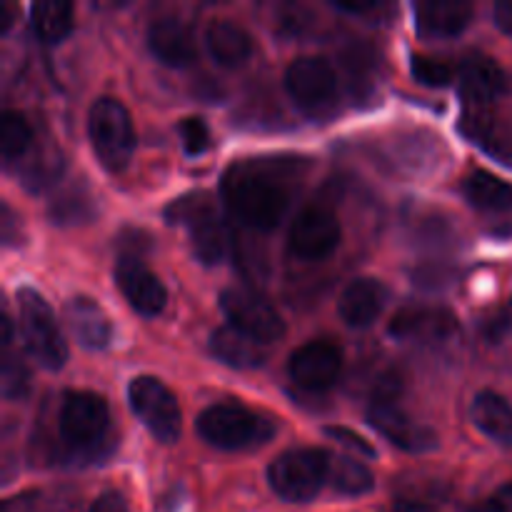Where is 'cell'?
I'll return each instance as SVG.
<instances>
[{"instance_id":"obj_19","label":"cell","mask_w":512,"mask_h":512,"mask_svg":"<svg viewBox=\"0 0 512 512\" xmlns=\"http://www.w3.org/2000/svg\"><path fill=\"white\" fill-rule=\"evenodd\" d=\"M65 323L73 338L88 350H103L113 338V325L105 310L88 295H75L65 303Z\"/></svg>"},{"instance_id":"obj_5","label":"cell","mask_w":512,"mask_h":512,"mask_svg":"<svg viewBox=\"0 0 512 512\" xmlns=\"http://www.w3.org/2000/svg\"><path fill=\"white\" fill-rule=\"evenodd\" d=\"M328 450L293 448L280 453L268 468V483L288 503H310L330 480Z\"/></svg>"},{"instance_id":"obj_32","label":"cell","mask_w":512,"mask_h":512,"mask_svg":"<svg viewBox=\"0 0 512 512\" xmlns=\"http://www.w3.org/2000/svg\"><path fill=\"white\" fill-rule=\"evenodd\" d=\"M325 433H328L330 438L338 440V443H343L345 448L355 450V453H358V455H365V458H375V455H378V450H375L373 445H370L368 440L363 438V435L353 433V430H350V428H338V425H328V428H325Z\"/></svg>"},{"instance_id":"obj_31","label":"cell","mask_w":512,"mask_h":512,"mask_svg":"<svg viewBox=\"0 0 512 512\" xmlns=\"http://www.w3.org/2000/svg\"><path fill=\"white\" fill-rule=\"evenodd\" d=\"M178 135L188 155H203L210 148V143H213L208 123L203 118H198V115H190V118L180 120Z\"/></svg>"},{"instance_id":"obj_6","label":"cell","mask_w":512,"mask_h":512,"mask_svg":"<svg viewBox=\"0 0 512 512\" xmlns=\"http://www.w3.org/2000/svg\"><path fill=\"white\" fill-rule=\"evenodd\" d=\"M110 410L105 398L90 390H70L58 410V433L75 455H93L105 443Z\"/></svg>"},{"instance_id":"obj_22","label":"cell","mask_w":512,"mask_h":512,"mask_svg":"<svg viewBox=\"0 0 512 512\" xmlns=\"http://www.w3.org/2000/svg\"><path fill=\"white\" fill-rule=\"evenodd\" d=\"M205 45L213 60L223 68H238L253 53V40L233 20H215L205 30Z\"/></svg>"},{"instance_id":"obj_28","label":"cell","mask_w":512,"mask_h":512,"mask_svg":"<svg viewBox=\"0 0 512 512\" xmlns=\"http://www.w3.org/2000/svg\"><path fill=\"white\" fill-rule=\"evenodd\" d=\"M330 485L343 495H363L373 490L375 480L368 465L348 455H333L330 458Z\"/></svg>"},{"instance_id":"obj_1","label":"cell","mask_w":512,"mask_h":512,"mask_svg":"<svg viewBox=\"0 0 512 512\" xmlns=\"http://www.w3.org/2000/svg\"><path fill=\"white\" fill-rule=\"evenodd\" d=\"M298 160L245 158L225 168L220 195L235 220L253 230H273L293 203Z\"/></svg>"},{"instance_id":"obj_34","label":"cell","mask_w":512,"mask_h":512,"mask_svg":"<svg viewBox=\"0 0 512 512\" xmlns=\"http://www.w3.org/2000/svg\"><path fill=\"white\" fill-rule=\"evenodd\" d=\"M90 512H128V503L118 490H108V493L98 495Z\"/></svg>"},{"instance_id":"obj_17","label":"cell","mask_w":512,"mask_h":512,"mask_svg":"<svg viewBox=\"0 0 512 512\" xmlns=\"http://www.w3.org/2000/svg\"><path fill=\"white\" fill-rule=\"evenodd\" d=\"M388 303V288L375 278H355L340 293L338 315L350 328H370Z\"/></svg>"},{"instance_id":"obj_21","label":"cell","mask_w":512,"mask_h":512,"mask_svg":"<svg viewBox=\"0 0 512 512\" xmlns=\"http://www.w3.org/2000/svg\"><path fill=\"white\" fill-rule=\"evenodd\" d=\"M210 353L220 360V363L230 365L238 370L260 368L268 358L265 343H260L253 335L243 333V330L233 328V325H223V328L213 330L210 335Z\"/></svg>"},{"instance_id":"obj_33","label":"cell","mask_w":512,"mask_h":512,"mask_svg":"<svg viewBox=\"0 0 512 512\" xmlns=\"http://www.w3.org/2000/svg\"><path fill=\"white\" fill-rule=\"evenodd\" d=\"M475 512H512V483L495 490Z\"/></svg>"},{"instance_id":"obj_27","label":"cell","mask_w":512,"mask_h":512,"mask_svg":"<svg viewBox=\"0 0 512 512\" xmlns=\"http://www.w3.org/2000/svg\"><path fill=\"white\" fill-rule=\"evenodd\" d=\"M35 135L30 123L18 110H5L0 118V150H3L5 163L25 158L33 150Z\"/></svg>"},{"instance_id":"obj_4","label":"cell","mask_w":512,"mask_h":512,"mask_svg":"<svg viewBox=\"0 0 512 512\" xmlns=\"http://www.w3.org/2000/svg\"><path fill=\"white\" fill-rule=\"evenodd\" d=\"M18 330L25 350L45 370H60L68 360V343L48 300L33 288H18Z\"/></svg>"},{"instance_id":"obj_30","label":"cell","mask_w":512,"mask_h":512,"mask_svg":"<svg viewBox=\"0 0 512 512\" xmlns=\"http://www.w3.org/2000/svg\"><path fill=\"white\" fill-rule=\"evenodd\" d=\"M410 70L418 83L430 85V88H445L453 80V65L443 58H433V55H413Z\"/></svg>"},{"instance_id":"obj_25","label":"cell","mask_w":512,"mask_h":512,"mask_svg":"<svg viewBox=\"0 0 512 512\" xmlns=\"http://www.w3.org/2000/svg\"><path fill=\"white\" fill-rule=\"evenodd\" d=\"M33 30L45 43H60L73 30V5L60 0H40L30 8Z\"/></svg>"},{"instance_id":"obj_12","label":"cell","mask_w":512,"mask_h":512,"mask_svg":"<svg viewBox=\"0 0 512 512\" xmlns=\"http://www.w3.org/2000/svg\"><path fill=\"white\" fill-rule=\"evenodd\" d=\"M115 285L133 305L135 313L145 318L160 315L168 303V290L163 280L145 265L143 258H135V255H120L115 263Z\"/></svg>"},{"instance_id":"obj_11","label":"cell","mask_w":512,"mask_h":512,"mask_svg":"<svg viewBox=\"0 0 512 512\" xmlns=\"http://www.w3.org/2000/svg\"><path fill=\"white\" fill-rule=\"evenodd\" d=\"M340 220L325 205H308L298 213L290 228L288 243L298 258L303 260H320L328 258L340 245Z\"/></svg>"},{"instance_id":"obj_10","label":"cell","mask_w":512,"mask_h":512,"mask_svg":"<svg viewBox=\"0 0 512 512\" xmlns=\"http://www.w3.org/2000/svg\"><path fill=\"white\" fill-rule=\"evenodd\" d=\"M285 90L305 113H325L338 98V73L325 58L305 55L285 70Z\"/></svg>"},{"instance_id":"obj_3","label":"cell","mask_w":512,"mask_h":512,"mask_svg":"<svg viewBox=\"0 0 512 512\" xmlns=\"http://www.w3.org/2000/svg\"><path fill=\"white\" fill-rule=\"evenodd\" d=\"M195 430L213 448L248 450L260 443H268L275 435V423L268 415L253 413L243 405L218 403L198 415Z\"/></svg>"},{"instance_id":"obj_26","label":"cell","mask_w":512,"mask_h":512,"mask_svg":"<svg viewBox=\"0 0 512 512\" xmlns=\"http://www.w3.org/2000/svg\"><path fill=\"white\" fill-rule=\"evenodd\" d=\"M48 215L53 218V223L58 225H75V223H88L95 215V205L90 193L85 190V185H70L63 193L55 195L50 200Z\"/></svg>"},{"instance_id":"obj_9","label":"cell","mask_w":512,"mask_h":512,"mask_svg":"<svg viewBox=\"0 0 512 512\" xmlns=\"http://www.w3.org/2000/svg\"><path fill=\"white\" fill-rule=\"evenodd\" d=\"M220 310L228 318V325L253 335L265 345L285 335V323L278 310L263 295L243 285H230L220 293Z\"/></svg>"},{"instance_id":"obj_38","label":"cell","mask_w":512,"mask_h":512,"mask_svg":"<svg viewBox=\"0 0 512 512\" xmlns=\"http://www.w3.org/2000/svg\"><path fill=\"white\" fill-rule=\"evenodd\" d=\"M13 10H15L13 3L3 5V30H8L10 25H13Z\"/></svg>"},{"instance_id":"obj_15","label":"cell","mask_w":512,"mask_h":512,"mask_svg":"<svg viewBox=\"0 0 512 512\" xmlns=\"http://www.w3.org/2000/svg\"><path fill=\"white\" fill-rule=\"evenodd\" d=\"M458 330V318L445 308L408 305L390 323V335L413 343H443Z\"/></svg>"},{"instance_id":"obj_8","label":"cell","mask_w":512,"mask_h":512,"mask_svg":"<svg viewBox=\"0 0 512 512\" xmlns=\"http://www.w3.org/2000/svg\"><path fill=\"white\" fill-rule=\"evenodd\" d=\"M128 403L133 408L135 418L148 428L160 443H175L183 428V413L175 400V395L153 375H140L130 380Z\"/></svg>"},{"instance_id":"obj_7","label":"cell","mask_w":512,"mask_h":512,"mask_svg":"<svg viewBox=\"0 0 512 512\" xmlns=\"http://www.w3.org/2000/svg\"><path fill=\"white\" fill-rule=\"evenodd\" d=\"M88 135L95 155L108 170L118 173L130 163L135 150L133 118L115 98H98L88 113Z\"/></svg>"},{"instance_id":"obj_37","label":"cell","mask_w":512,"mask_h":512,"mask_svg":"<svg viewBox=\"0 0 512 512\" xmlns=\"http://www.w3.org/2000/svg\"><path fill=\"white\" fill-rule=\"evenodd\" d=\"M388 512H433L430 508H425V505L420 503H410V500H400V503H395L393 508Z\"/></svg>"},{"instance_id":"obj_18","label":"cell","mask_w":512,"mask_h":512,"mask_svg":"<svg viewBox=\"0 0 512 512\" xmlns=\"http://www.w3.org/2000/svg\"><path fill=\"white\" fill-rule=\"evenodd\" d=\"M148 48L160 63L170 65V68H185V65L193 63L195 55H198L190 28L180 18H173V15L158 18L150 25Z\"/></svg>"},{"instance_id":"obj_36","label":"cell","mask_w":512,"mask_h":512,"mask_svg":"<svg viewBox=\"0 0 512 512\" xmlns=\"http://www.w3.org/2000/svg\"><path fill=\"white\" fill-rule=\"evenodd\" d=\"M335 8L343 10V13H353V15H363L370 13V10H378V3L375 0H358V3H348V0H338Z\"/></svg>"},{"instance_id":"obj_35","label":"cell","mask_w":512,"mask_h":512,"mask_svg":"<svg viewBox=\"0 0 512 512\" xmlns=\"http://www.w3.org/2000/svg\"><path fill=\"white\" fill-rule=\"evenodd\" d=\"M493 18L505 35H512V0H498L493 8Z\"/></svg>"},{"instance_id":"obj_2","label":"cell","mask_w":512,"mask_h":512,"mask_svg":"<svg viewBox=\"0 0 512 512\" xmlns=\"http://www.w3.org/2000/svg\"><path fill=\"white\" fill-rule=\"evenodd\" d=\"M165 220L170 225L188 228L190 248L203 265H218L228 253V230L220 220L215 203L208 193H185L165 208Z\"/></svg>"},{"instance_id":"obj_23","label":"cell","mask_w":512,"mask_h":512,"mask_svg":"<svg viewBox=\"0 0 512 512\" xmlns=\"http://www.w3.org/2000/svg\"><path fill=\"white\" fill-rule=\"evenodd\" d=\"M470 415H473V423L478 425V430H483L488 438H493L495 443L512 445L510 400H505L500 393H493V390H483V393L475 395Z\"/></svg>"},{"instance_id":"obj_20","label":"cell","mask_w":512,"mask_h":512,"mask_svg":"<svg viewBox=\"0 0 512 512\" xmlns=\"http://www.w3.org/2000/svg\"><path fill=\"white\" fill-rule=\"evenodd\" d=\"M473 5L465 0H425L415 3V25L428 38H453L468 28Z\"/></svg>"},{"instance_id":"obj_16","label":"cell","mask_w":512,"mask_h":512,"mask_svg":"<svg viewBox=\"0 0 512 512\" xmlns=\"http://www.w3.org/2000/svg\"><path fill=\"white\" fill-rule=\"evenodd\" d=\"M505 73L493 58L473 53L460 65V93L465 108H490L498 95L505 93Z\"/></svg>"},{"instance_id":"obj_29","label":"cell","mask_w":512,"mask_h":512,"mask_svg":"<svg viewBox=\"0 0 512 512\" xmlns=\"http://www.w3.org/2000/svg\"><path fill=\"white\" fill-rule=\"evenodd\" d=\"M0 385H3L5 400H23L30 390V370L20 355L10 350L3 353V370H0Z\"/></svg>"},{"instance_id":"obj_14","label":"cell","mask_w":512,"mask_h":512,"mask_svg":"<svg viewBox=\"0 0 512 512\" xmlns=\"http://www.w3.org/2000/svg\"><path fill=\"white\" fill-rule=\"evenodd\" d=\"M290 378L310 393H320L338 383L343 370V353L330 340H310L290 355Z\"/></svg>"},{"instance_id":"obj_24","label":"cell","mask_w":512,"mask_h":512,"mask_svg":"<svg viewBox=\"0 0 512 512\" xmlns=\"http://www.w3.org/2000/svg\"><path fill=\"white\" fill-rule=\"evenodd\" d=\"M465 198L470 205L488 213H505L512 210V185L488 170H473L463 183Z\"/></svg>"},{"instance_id":"obj_13","label":"cell","mask_w":512,"mask_h":512,"mask_svg":"<svg viewBox=\"0 0 512 512\" xmlns=\"http://www.w3.org/2000/svg\"><path fill=\"white\" fill-rule=\"evenodd\" d=\"M368 423L395 448L408 453H428L438 448V435L428 425L415 423L395 400H373L368 408Z\"/></svg>"}]
</instances>
